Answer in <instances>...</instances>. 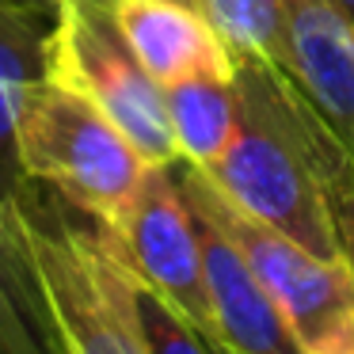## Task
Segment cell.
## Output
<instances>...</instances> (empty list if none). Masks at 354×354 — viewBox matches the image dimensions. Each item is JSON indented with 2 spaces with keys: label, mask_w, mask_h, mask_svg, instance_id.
I'll use <instances>...</instances> for the list:
<instances>
[{
  "label": "cell",
  "mask_w": 354,
  "mask_h": 354,
  "mask_svg": "<svg viewBox=\"0 0 354 354\" xmlns=\"http://www.w3.org/2000/svg\"><path fill=\"white\" fill-rule=\"evenodd\" d=\"M69 209L57 191L50 198L35 183L0 206L57 346L65 354H145L138 328L141 278L103 244L95 225L80 229Z\"/></svg>",
  "instance_id": "obj_2"
},
{
  "label": "cell",
  "mask_w": 354,
  "mask_h": 354,
  "mask_svg": "<svg viewBox=\"0 0 354 354\" xmlns=\"http://www.w3.org/2000/svg\"><path fill=\"white\" fill-rule=\"evenodd\" d=\"M335 4H339V8H343V12H346V16H351V19H354V0H335Z\"/></svg>",
  "instance_id": "obj_16"
},
{
  "label": "cell",
  "mask_w": 354,
  "mask_h": 354,
  "mask_svg": "<svg viewBox=\"0 0 354 354\" xmlns=\"http://www.w3.org/2000/svg\"><path fill=\"white\" fill-rule=\"evenodd\" d=\"M331 209H335V225H339V236H343V255L354 267V187L339 191L331 198Z\"/></svg>",
  "instance_id": "obj_14"
},
{
  "label": "cell",
  "mask_w": 354,
  "mask_h": 354,
  "mask_svg": "<svg viewBox=\"0 0 354 354\" xmlns=\"http://www.w3.org/2000/svg\"><path fill=\"white\" fill-rule=\"evenodd\" d=\"M191 206V202H187ZM194 232L202 248V274H206L209 305L217 316L225 354H301L293 331L286 328L278 305L263 290L259 274L252 270L244 248L221 229L209 214L191 206Z\"/></svg>",
  "instance_id": "obj_8"
},
{
  "label": "cell",
  "mask_w": 354,
  "mask_h": 354,
  "mask_svg": "<svg viewBox=\"0 0 354 354\" xmlns=\"http://www.w3.org/2000/svg\"><path fill=\"white\" fill-rule=\"evenodd\" d=\"M19 164L73 209L111 221L130 202L149 160L88 95L42 77L19 115Z\"/></svg>",
  "instance_id": "obj_4"
},
{
  "label": "cell",
  "mask_w": 354,
  "mask_h": 354,
  "mask_svg": "<svg viewBox=\"0 0 354 354\" xmlns=\"http://www.w3.org/2000/svg\"><path fill=\"white\" fill-rule=\"evenodd\" d=\"M115 16L138 62L160 88L202 69H236L221 35L183 0H115Z\"/></svg>",
  "instance_id": "obj_9"
},
{
  "label": "cell",
  "mask_w": 354,
  "mask_h": 354,
  "mask_svg": "<svg viewBox=\"0 0 354 354\" xmlns=\"http://www.w3.org/2000/svg\"><path fill=\"white\" fill-rule=\"evenodd\" d=\"M240 115L209 179L252 217L316 255H343L331 198L354 187V160L282 65L236 57Z\"/></svg>",
  "instance_id": "obj_1"
},
{
  "label": "cell",
  "mask_w": 354,
  "mask_h": 354,
  "mask_svg": "<svg viewBox=\"0 0 354 354\" xmlns=\"http://www.w3.org/2000/svg\"><path fill=\"white\" fill-rule=\"evenodd\" d=\"M46 77L88 95L103 115L115 118L149 164L179 160L164 88L126 42L115 0H54Z\"/></svg>",
  "instance_id": "obj_5"
},
{
  "label": "cell",
  "mask_w": 354,
  "mask_h": 354,
  "mask_svg": "<svg viewBox=\"0 0 354 354\" xmlns=\"http://www.w3.org/2000/svg\"><path fill=\"white\" fill-rule=\"evenodd\" d=\"M62 351L24 255L0 221V354H50Z\"/></svg>",
  "instance_id": "obj_12"
},
{
  "label": "cell",
  "mask_w": 354,
  "mask_h": 354,
  "mask_svg": "<svg viewBox=\"0 0 354 354\" xmlns=\"http://www.w3.org/2000/svg\"><path fill=\"white\" fill-rule=\"evenodd\" d=\"M50 19V12L24 0H0V206L35 183L19 164L16 133L27 92L46 77Z\"/></svg>",
  "instance_id": "obj_10"
},
{
  "label": "cell",
  "mask_w": 354,
  "mask_h": 354,
  "mask_svg": "<svg viewBox=\"0 0 354 354\" xmlns=\"http://www.w3.org/2000/svg\"><path fill=\"white\" fill-rule=\"evenodd\" d=\"M183 4L221 35L232 57H267L286 69L290 46H286L282 0H183Z\"/></svg>",
  "instance_id": "obj_13"
},
{
  "label": "cell",
  "mask_w": 354,
  "mask_h": 354,
  "mask_svg": "<svg viewBox=\"0 0 354 354\" xmlns=\"http://www.w3.org/2000/svg\"><path fill=\"white\" fill-rule=\"evenodd\" d=\"M164 103H168L179 160L209 168L229 149L232 130H236V115H240L236 69L191 73V77L164 88Z\"/></svg>",
  "instance_id": "obj_11"
},
{
  "label": "cell",
  "mask_w": 354,
  "mask_h": 354,
  "mask_svg": "<svg viewBox=\"0 0 354 354\" xmlns=\"http://www.w3.org/2000/svg\"><path fill=\"white\" fill-rule=\"evenodd\" d=\"M286 4V73L354 160V19L335 0Z\"/></svg>",
  "instance_id": "obj_7"
},
{
  "label": "cell",
  "mask_w": 354,
  "mask_h": 354,
  "mask_svg": "<svg viewBox=\"0 0 354 354\" xmlns=\"http://www.w3.org/2000/svg\"><path fill=\"white\" fill-rule=\"evenodd\" d=\"M24 4H31V8H42V12H50V16H54V0H24Z\"/></svg>",
  "instance_id": "obj_15"
},
{
  "label": "cell",
  "mask_w": 354,
  "mask_h": 354,
  "mask_svg": "<svg viewBox=\"0 0 354 354\" xmlns=\"http://www.w3.org/2000/svg\"><path fill=\"white\" fill-rule=\"evenodd\" d=\"M100 240L171 308L187 316L198 335L225 354L217 316L209 305L206 274H202V248L194 232V217L176 179V164H149L138 191L111 221L88 217Z\"/></svg>",
  "instance_id": "obj_6"
},
{
  "label": "cell",
  "mask_w": 354,
  "mask_h": 354,
  "mask_svg": "<svg viewBox=\"0 0 354 354\" xmlns=\"http://www.w3.org/2000/svg\"><path fill=\"white\" fill-rule=\"evenodd\" d=\"M176 179L183 198L244 248L301 354H354V267L346 255H316L274 225L252 217L198 164L176 160Z\"/></svg>",
  "instance_id": "obj_3"
}]
</instances>
